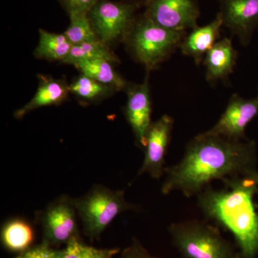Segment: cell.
<instances>
[{"mask_svg":"<svg viewBox=\"0 0 258 258\" xmlns=\"http://www.w3.org/2000/svg\"><path fill=\"white\" fill-rule=\"evenodd\" d=\"M78 217L74 198L61 195L55 199L36 217L41 226L42 243L55 248L80 237Z\"/></svg>","mask_w":258,"mask_h":258,"instance_id":"obj_6","label":"cell"},{"mask_svg":"<svg viewBox=\"0 0 258 258\" xmlns=\"http://www.w3.org/2000/svg\"><path fill=\"white\" fill-rule=\"evenodd\" d=\"M183 258H242L217 227L198 220L174 222L168 228Z\"/></svg>","mask_w":258,"mask_h":258,"instance_id":"obj_4","label":"cell"},{"mask_svg":"<svg viewBox=\"0 0 258 258\" xmlns=\"http://www.w3.org/2000/svg\"><path fill=\"white\" fill-rule=\"evenodd\" d=\"M35 234L32 225L22 218H13L3 226L1 241L5 249L13 252H21L32 247Z\"/></svg>","mask_w":258,"mask_h":258,"instance_id":"obj_16","label":"cell"},{"mask_svg":"<svg viewBox=\"0 0 258 258\" xmlns=\"http://www.w3.org/2000/svg\"><path fill=\"white\" fill-rule=\"evenodd\" d=\"M221 4L223 25L247 45L258 26V0H222Z\"/></svg>","mask_w":258,"mask_h":258,"instance_id":"obj_12","label":"cell"},{"mask_svg":"<svg viewBox=\"0 0 258 258\" xmlns=\"http://www.w3.org/2000/svg\"><path fill=\"white\" fill-rule=\"evenodd\" d=\"M174 119L164 115L151 125L148 132L145 156L138 176L148 174L153 179H159L165 174V157L170 142Z\"/></svg>","mask_w":258,"mask_h":258,"instance_id":"obj_8","label":"cell"},{"mask_svg":"<svg viewBox=\"0 0 258 258\" xmlns=\"http://www.w3.org/2000/svg\"><path fill=\"white\" fill-rule=\"evenodd\" d=\"M183 33L164 28L146 16L134 25L128 35L136 57L151 70L164 60L179 45Z\"/></svg>","mask_w":258,"mask_h":258,"instance_id":"obj_5","label":"cell"},{"mask_svg":"<svg viewBox=\"0 0 258 258\" xmlns=\"http://www.w3.org/2000/svg\"><path fill=\"white\" fill-rule=\"evenodd\" d=\"M40 40L35 50L37 58L63 62L69 55L73 45L64 33H52L40 29Z\"/></svg>","mask_w":258,"mask_h":258,"instance_id":"obj_17","label":"cell"},{"mask_svg":"<svg viewBox=\"0 0 258 258\" xmlns=\"http://www.w3.org/2000/svg\"><path fill=\"white\" fill-rule=\"evenodd\" d=\"M94 59H103L113 63L118 61V57L111 52L108 45L96 40L73 45L69 55L62 62L75 66L82 61Z\"/></svg>","mask_w":258,"mask_h":258,"instance_id":"obj_19","label":"cell"},{"mask_svg":"<svg viewBox=\"0 0 258 258\" xmlns=\"http://www.w3.org/2000/svg\"><path fill=\"white\" fill-rule=\"evenodd\" d=\"M152 106L148 77L141 85H135L128 89V100L125 108L127 121L132 127L137 144L144 149L151 119Z\"/></svg>","mask_w":258,"mask_h":258,"instance_id":"obj_11","label":"cell"},{"mask_svg":"<svg viewBox=\"0 0 258 258\" xmlns=\"http://www.w3.org/2000/svg\"><path fill=\"white\" fill-rule=\"evenodd\" d=\"M257 154L253 141L235 140L199 134L188 144L182 159L166 167L163 195L181 191L186 198L197 196L214 180H224L255 170Z\"/></svg>","mask_w":258,"mask_h":258,"instance_id":"obj_1","label":"cell"},{"mask_svg":"<svg viewBox=\"0 0 258 258\" xmlns=\"http://www.w3.org/2000/svg\"><path fill=\"white\" fill-rule=\"evenodd\" d=\"M74 201L83 234L91 242L99 240L107 227L120 214L139 209L127 201L123 190H113L101 184L93 185Z\"/></svg>","mask_w":258,"mask_h":258,"instance_id":"obj_3","label":"cell"},{"mask_svg":"<svg viewBox=\"0 0 258 258\" xmlns=\"http://www.w3.org/2000/svg\"><path fill=\"white\" fill-rule=\"evenodd\" d=\"M119 248L99 249L83 243L81 237H75L61 249V258L114 257L120 253Z\"/></svg>","mask_w":258,"mask_h":258,"instance_id":"obj_22","label":"cell"},{"mask_svg":"<svg viewBox=\"0 0 258 258\" xmlns=\"http://www.w3.org/2000/svg\"><path fill=\"white\" fill-rule=\"evenodd\" d=\"M13 258H61V250L41 242Z\"/></svg>","mask_w":258,"mask_h":258,"instance_id":"obj_23","label":"cell"},{"mask_svg":"<svg viewBox=\"0 0 258 258\" xmlns=\"http://www.w3.org/2000/svg\"><path fill=\"white\" fill-rule=\"evenodd\" d=\"M39 86L33 98L27 104L15 112L17 119L41 107L57 106L67 99L70 93L69 85L66 81L50 76L38 75Z\"/></svg>","mask_w":258,"mask_h":258,"instance_id":"obj_13","label":"cell"},{"mask_svg":"<svg viewBox=\"0 0 258 258\" xmlns=\"http://www.w3.org/2000/svg\"><path fill=\"white\" fill-rule=\"evenodd\" d=\"M199 10L193 0H151L147 17L169 30L184 32L197 28Z\"/></svg>","mask_w":258,"mask_h":258,"instance_id":"obj_10","label":"cell"},{"mask_svg":"<svg viewBox=\"0 0 258 258\" xmlns=\"http://www.w3.org/2000/svg\"><path fill=\"white\" fill-rule=\"evenodd\" d=\"M70 93L79 97L83 101L95 103L111 96L113 91L112 87L98 82L96 80L81 75L69 85Z\"/></svg>","mask_w":258,"mask_h":258,"instance_id":"obj_20","label":"cell"},{"mask_svg":"<svg viewBox=\"0 0 258 258\" xmlns=\"http://www.w3.org/2000/svg\"><path fill=\"white\" fill-rule=\"evenodd\" d=\"M118 258H158L152 255L137 238L133 237L130 245L120 252Z\"/></svg>","mask_w":258,"mask_h":258,"instance_id":"obj_24","label":"cell"},{"mask_svg":"<svg viewBox=\"0 0 258 258\" xmlns=\"http://www.w3.org/2000/svg\"><path fill=\"white\" fill-rule=\"evenodd\" d=\"M112 63L103 59H94L82 61L74 66L85 76L114 88L116 91H120L126 86V83L115 72Z\"/></svg>","mask_w":258,"mask_h":258,"instance_id":"obj_18","label":"cell"},{"mask_svg":"<svg viewBox=\"0 0 258 258\" xmlns=\"http://www.w3.org/2000/svg\"><path fill=\"white\" fill-rule=\"evenodd\" d=\"M132 5L98 0L88 18L98 40L106 45L128 36L134 26Z\"/></svg>","mask_w":258,"mask_h":258,"instance_id":"obj_7","label":"cell"},{"mask_svg":"<svg viewBox=\"0 0 258 258\" xmlns=\"http://www.w3.org/2000/svg\"><path fill=\"white\" fill-rule=\"evenodd\" d=\"M257 115L258 94L250 99L234 95L216 124L205 133L235 140H245V129Z\"/></svg>","mask_w":258,"mask_h":258,"instance_id":"obj_9","label":"cell"},{"mask_svg":"<svg viewBox=\"0 0 258 258\" xmlns=\"http://www.w3.org/2000/svg\"><path fill=\"white\" fill-rule=\"evenodd\" d=\"M69 13H86L91 11L98 0H62Z\"/></svg>","mask_w":258,"mask_h":258,"instance_id":"obj_25","label":"cell"},{"mask_svg":"<svg viewBox=\"0 0 258 258\" xmlns=\"http://www.w3.org/2000/svg\"><path fill=\"white\" fill-rule=\"evenodd\" d=\"M223 25L221 15L205 26L193 29V31L181 42V49L184 55L190 56L200 63L220 37V28Z\"/></svg>","mask_w":258,"mask_h":258,"instance_id":"obj_14","label":"cell"},{"mask_svg":"<svg viewBox=\"0 0 258 258\" xmlns=\"http://www.w3.org/2000/svg\"><path fill=\"white\" fill-rule=\"evenodd\" d=\"M236 59L237 52L230 39L224 38L217 42L205 57L207 79L212 81L226 79L233 73Z\"/></svg>","mask_w":258,"mask_h":258,"instance_id":"obj_15","label":"cell"},{"mask_svg":"<svg viewBox=\"0 0 258 258\" xmlns=\"http://www.w3.org/2000/svg\"><path fill=\"white\" fill-rule=\"evenodd\" d=\"M105 258H113V257H105Z\"/></svg>","mask_w":258,"mask_h":258,"instance_id":"obj_26","label":"cell"},{"mask_svg":"<svg viewBox=\"0 0 258 258\" xmlns=\"http://www.w3.org/2000/svg\"><path fill=\"white\" fill-rule=\"evenodd\" d=\"M224 187L208 186L199 193L198 206L204 215L229 231L242 258L258 254V214L254 197L258 191V172L224 180Z\"/></svg>","mask_w":258,"mask_h":258,"instance_id":"obj_2","label":"cell"},{"mask_svg":"<svg viewBox=\"0 0 258 258\" xmlns=\"http://www.w3.org/2000/svg\"><path fill=\"white\" fill-rule=\"evenodd\" d=\"M69 15L71 23L64 34L73 45L98 40L88 18V13L74 12L69 13Z\"/></svg>","mask_w":258,"mask_h":258,"instance_id":"obj_21","label":"cell"}]
</instances>
